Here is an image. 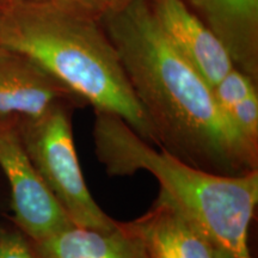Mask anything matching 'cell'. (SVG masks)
<instances>
[{
    "instance_id": "7c38bea8",
    "label": "cell",
    "mask_w": 258,
    "mask_h": 258,
    "mask_svg": "<svg viewBox=\"0 0 258 258\" xmlns=\"http://www.w3.org/2000/svg\"><path fill=\"white\" fill-rule=\"evenodd\" d=\"M57 2L99 22L103 16L121 6L127 0H57Z\"/></svg>"
},
{
    "instance_id": "30bf717a",
    "label": "cell",
    "mask_w": 258,
    "mask_h": 258,
    "mask_svg": "<svg viewBox=\"0 0 258 258\" xmlns=\"http://www.w3.org/2000/svg\"><path fill=\"white\" fill-rule=\"evenodd\" d=\"M29 243L36 258H150L129 221H117L110 231L71 225L44 239Z\"/></svg>"
},
{
    "instance_id": "277c9868",
    "label": "cell",
    "mask_w": 258,
    "mask_h": 258,
    "mask_svg": "<svg viewBox=\"0 0 258 258\" xmlns=\"http://www.w3.org/2000/svg\"><path fill=\"white\" fill-rule=\"evenodd\" d=\"M74 106L57 105L37 117H18L22 140L38 175L73 226L110 231L116 220L92 198L80 169L72 131Z\"/></svg>"
},
{
    "instance_id": "5b68a950",
    "label": "cell",
    "mask_w": 258,
    "mask_h": 258,
    "mask_svg": "<svg viewBox=\"0 0 258 258\" xmlns=\"http://www.w3.org/2000/svg\"><path fill=\"white\" fill-rule=\"evenodd\" d=\"M0 169L11 190L15 222L29 241H38L72 225L35 169L17 116L0 115Z\"/></svg>"
},
{
    "instance_id": "3957f363",
    "label": "cell",
    "mask_w": 258,
    "mask_h": 258,
    "mask_svg": "<svg viewBox=\"0 0 258 258\" xmlns=\"http://www.w3.org/2000/svg\"><path fill=\"white\" fill-rule=\"evenodd\" d=\"M96 156L109 176L147 171L170 201L215 246L234 258H252L249 228L258 202V170L222 176L189 165L141 139L122 118L95 111Z\"/></svg>"
},
{
    "instance_id": "4fadbf2b",
    "label": "cell",
    "mask_w": 258,
    "mask_h": 258,
    "mask_svg": "<svg viewBox=\"0 0 258 258\" xmlns=\"http://www.w3.org/2000/svg\"><path fill=\"white\" fill-rule=\"evenodd\" d=\"M0 258H36L30 243L19 233H5L0 247Z\"/></svg>"
},
{
    "instance_id": "6da1fadb",
    "label": "cell",
    "mask_w": 258,
    "mask_h": 258,
    "mask_svg": "<svg viewBox=\"0 0 258 258\" xmlns=\"http://www.w3.org/2000/svg\"><path fill=\"white\" fill-rule=\"evenodd\" d=\"M157 147L222 176L258 170V150L219 108L212 86L161 31L148 0H127L99 19Z\"/></svg>"
},
{
    "instance_id": "8992f818",
    "label": "cell",
    "mask_w": 258,
    "mask_h": 258,
    "mask_svg": "<svg viewBox=\"0 0 258 258\" xmlns=\"http://www.w3.org/2000/svg\"><path fill=\"white\" fill-rule=\"evenodd\" d=\"M57 105H86L30 57L0 46V115L37 117Z\"/></svg>"
},
{
    "instance_id": "9a60e30c",
    "label": "cell",
    "mask_w": 258,
    "mask_h": 258,
    "mask_svg": "<svg viewBox=\"0 0 258 258\" xmlns=\"http://www.w3.org/2000/svg\"><path fill=\"white\" fill-rule=\"evenodd\" d=\"M4 234H5V232H3L2 230H0V247H2V243H3V238H4Z\"/></svg>"
},
{
    "instance_id": "5bb4252c",
    "label": "cell",
    "mask_w": 258,
    "mask_h": 258,
    "mask_svg": "<svg viewBox=\"0 0 258 258\" xmlns=\"http://www.w3.org/2000/svg\"><path fill=\"white\" fill-rule=\"evenodd\" d=\"M217 258H234V257L231 256L228 252H226L225 250H222L220 247L217 246Z\"/></svg>"
},
{
    "instance_id": "52a82bcc",
    "label": "cell",
    "mask_w": 258,
    "mask_h": 258,
    "mask_svg": "<svg viewBox=\"0 0 258 258\" xmlns=\"http://www.w3.org/2000/svg\"><path fill=\"white\" fill-rule=\"evenodd\" d=\"M148 4L170 43L212 88L233 69L221 41L182 0H148Z\"/></svg>"
},
{
    "instance_id": "ba28073f",
    "label": "cell",
    "mask_w": 258,
    "mask_h": 258,
    "mask_svg": "<svg viewBox=\"0 0 258 258\" xmlns=\"http://www.w3.org/2000/svg\"><path fill=\"white\" fill-rule=\"evenodd\" d=\"M129 224L150 258H217V246L160 190L151 208Z\"/></svg>"
},
{
    "instance_id": "9c48e42d",
    "label": "cell",
    "mask_w": 258,
    "mask_h": 258,
    "mask_svg": "<svg viewBox=\"0 0 258 258\" xmlns=\"http://www.w3.org/2000/svg\"><path fill=\"white\" fill-rule=\"evenodd\" d=\"M217 35L234 69L258 83V0H182Z\"/></svg>"
},
{
    "instance_id": "2e32d148",
    "label": "cell",
    "mask_w": 258,
    "mask_h": 258,
    "mask_svg": "<svg viewBox=\"0 0 258 258\" xmlns=\"http://www.w3.org/2000/svg\"><path fill=\"white\" fill-rule=\"evenodd\" d=\"M30 2H40V0H30Z\"/></svg>"
},
{
    "instance_id": "7a4b0ae2",
    "label": "cell",
    "mask_w": 258,
    "mask_h": 258,
    "mask_svg": "<svg viewBox=\"0 0 258 258\" xmlns=\"http://www.w3.org/2000/svg\"><path fill=\"white\" fill-rule=\"evenodd\" d=\"M0 46L29 56L95 111L118 116L157 147L153 129L97 19L57 0H0Z\"/></svg>"
},
{
    "instance_id": "8fae6325",
    "label": "cell",
    "mask_w": 258,
    "mask_h": 258,
    "mask_svg": "<svg viewBox=\"0 0 258 258\" xmlns=\"http://www.w3.org/2000/svg\"><path fill=\"white\" fill-rule=\"evenodd\" d=\"M212 90L228 122L249 146L258 150L257 83L233 67Z\"/></svg>"
}]
</instances>
